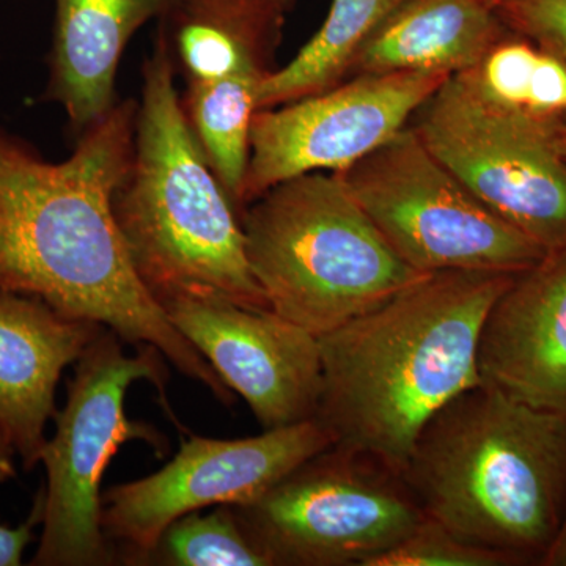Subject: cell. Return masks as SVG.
Returning a JSON list of instances; mask_svg holds the SVG:
<instances>
[{
  "label": "cell",
  "instance_id": "cell-1",
  "mask_svg": "<svg viewBox=\"0 0 566 566\" xmlns=\"http://www.w3.org/2000/svg\"><path fill=\"white\" fill-rule=\"evenodd\" d=\"M137 103L118 102L61 163L0 126V290L153 346L223 405L233 392L140 281L114 214L134 148Z\"/></svg>",
  "mask_w": 566,
  "mask_h": 566
},
{
  "label": "cell",
  "instance_id": "cell-2",
  "mask_svg": "<svg viewBox=\"0 0 566 566\" xmlns=\"http://www.w3.org/2000/svg\"><path fill=\"white\" fill-rule=\"evenodd\" d=\"M516 274H424L387 303L322 335L316 419L334 446L401 475L427 423L480 385V335Z\"/></svg>",
  "mask_w": 566,
  "mask_h": 566
},
{
  "label": "cell",
  "instance_id": "cell-3",
  "mask_svg": "<svg viewBox=\"0 0 566 566\" xmlns=\"http://www.w3.org/2000/svg\"><path fill=\"white\" fill-rule=\"evenodd\" d=\"M142 76L132 164L112 205L134 270L161 305L218 297L271 311L249 266L240 212L182 111L161 29Z\"/></svg>",
  "mask_w": 566,
  "mask_h": 566
},
{
  "label": "cell",
  "instance_id": "cell-4",
  "mask_svg": "<svg viewBox=\"0 0 566 566\" xmlns=\"http://www.w3.org/2000/svg\"><path fill=\"white\" fill-rule=\"evenodd\" d=\"M401 479L460 538L539 565L566 512V420L480 382L427 423Z\"/></svg>",
  "mask_w": 566,
  "mask_h": 566
},
{
  "label": "cell",
  "instance_id": "cell-5",
  "mask_svg": "<svg viewBox=\"0 0 566 566\" xmlns=\"http://www.w3.org/2000/svg\"><path fill=\"white\" fill-rule=\"evenodd\" d=\"M241 223L271 311L316 337L424 275L394 252L335 172L279 182L245 208Z\"/></svg>",
  "mask_w": 566,
  "mask_h": 566
},
{
  "label": "cell",
  "instance_id": "cell-6",
  "mask_svg": "<svg viewBox=\"0 0 566 566\" xmlns=\"http://www.w3.org/2000/svg\"><path fill=\"white\" fill-rule=\"evenodd\" d=\"M123 340L104 329L77 359L69 382L65 408L55 412V433L41 453L46 471L43 486V532L31 564L36 566H103L115 553L102 527L104 471L128 441H145L164 455L167 442L151 424L128 419L126 392L134 382L150 381L166 411L167 368L153 346L125 353Z\"/></svg>",
  "mask_w": 566,
  "mask_h": 566
},
{
  "label": "cell",
  "instance_id": "cell-7",
  "mask_svg": "<svg viewBox=\"0 0 566 566\" xmlns=\"http://www.w3.org/2000/svg\"><path fill=\"white\" fill-rule=\"evenodd\" d=\"M335 174L387 244L419 273L520 274L546 256L480 202L409 126Z\"/></svg>",
  "mask_w": 566,
  "mask_h": 566
},
{
  "label": "cell",
  "instance_id": "cell-8",
  "mask_svg": "<svg viewBox=\"0 0 566 566\" xmlns=\"http://www.w3.org/2000/svg\"><path fill=\"white\" fill-rule=\"evenodd\" d=\"M233 509L273 566H367L424 517L401 475L337 446Z\"/></svg>",
  "mask_w": 566,
  "mask_h": 566
},
{
  "label": "cell",
  "instance_id": "cell-9",
  "mask_svg": "<svg viewBox=\"0 0 566 566\" xmlns=\"http://www.w3.org/2000/svg\"><path fill=\"white\" fill-rule=\"evenodd\" d=\"M494 214L546 255L566 249V123L497 109L449 77L408 123Z\"/></svg>",
  "mask_w": 566,
  "mask_h": 566
},
{
  "label": "cell",
  "instance_id": "cell-10",
  "mask_svg": "<svg viewBox=\"0 0 566 566\" xmlns=\"http://www.w3.org/2000/svg\"><path fill=\"white\" fill-rule=\"evenodd\" d=\"M292 2L177 0L159 20L185 80L182 111L240 218L256 93Z\"/></svg>",
  "mask_w": 566,
  "mask_h": 566
},
{
  "label": "cell",
  "instance_id": "cell-11",
  "mask_svg": "<svg viewBox=\"0 0 566 566\" xmlns=\"http://www.w3.org/2000/svg\"><path fill=\"white\" fill-rule=\"evenodd\" d=\"M333 446V434L316 417L244 439L191 434L161 471L103 494L104 536L120 547L126 564L144 565L164 531L181 516L210 506L252 504Z\"/></svg>",
  "mask_w": 566,
  "mask_h": 566
},
{
  "label": "cell",
  "instance_id": "cell-12",
  "mask_svg": "<svg viewBox=\"0 0 566 566\" xmlns=\"http://www.w3.org/2000/svg\"><path fill=\"white\" fill-rule=\"evenodd\" d=\"M449 77L416 71L363 74L329 91L256 111L241 192L243 214L279 182L312 172H342L370 155L408 126Z\"/></svg>",
  "mask_w": 566,
  "mask_h": 566
},
{
  "label": "cell",
  "instance_id": "cell-13",
  "mask_svg": "<svg viewBox=\"0 0 566 566\" xmlns=\"http://www.w3.org/2000/svg\"><path fill=\"white\" fill-rule=\"evenodd\" d=\"M163 307L263 430L315 419L323 392L316 335L273 311L218 297H177Z\"/></svg>",
  "mask_w": 566,
  "mask_h": 566
},
{
  "label": "cell",
  "instance_id": "cell-14",
  "mask_svg": "<svg viewBox=\"0 0 566 566\" xmlns=\"http://www.w3.org/2000/svg\"><path fill=\"white\" fill-rule=\"evenodd\" d=\"M480 382L566 420V249L516 274L480 335Z\"/></svg>",
  "mask_w": 566,
  "mask_h": 566
},
{
  "label": "cell",
  "instance_id": "cell-15",
  "mask_svg": "<svg viewBox=\"0 0 566 566\" xmlns=\"http://www.w3.org/2000/svg\"><path fill=\"white\" fill-rule=\"evenodd\" d=\"M103 329L40 297L0 290V430L25 471L41 463L63 370Z\"/></svg>",
  "mask_w": 566,
  "mask_h": 566
},
{
  "label": "cell",
  "instance_id": "cell-16",
  "mask_svg": "<svg viewBox=\"0 0 566 566\" xmlns=\"http://www.w3.org/2000/svg\"><path fill=\"white\" fill-rule=\"evenodd\" d=\"M175 2L54 0L43 98L65 112L77 136L118 103L115 82L129 41L147 22L161 20Z\"/></svg>",
  "mask_w": 566,
  "mask_h": 566
},
{
  "label": "cell",
  "instance_id": "cell-17",
  "mask_svg": "<svg viewBox=\"0 0 566 566\" xmlns=\"http://www.w3.org/2000/svg\"><path fill=\"white\" fill-rule=\"evenodd\" d=\"M509 33L483 0H405L357 51L348 77L464 73Z\"/></svg>",
  "mask_w": 566,
  "mask_h": 566
},
{
  "label": "cell",
  "instance_id": "cell-18",
  "mask_svg": "<svg viewBox=\"0 0 566 566\" xmlns=\"http://www.w3.org/2000/svg\"><path fill=\"white\" fill-rule=\"evenodd\" d=\"M405 0H333L329 13L300 52L264 77L256 111L270 109L334 88L375 29Z\"/></svg>",
  "mask_w": 566,
  "mask_h": 566
},
{
  "label": "cell",
  "instance_id": "cell-19",
  "mask_svg": "<svg viewBox=\"0 0 566 566\" xmlns=\"http://www.w3.org/2000/svg\"><path fill=\"white\" fill-rule=\"evenodd\" d=\"M455 76L497 109L566 123V66L516 33L509 31L482 61Z\"/></svg>",
  "mask_w": 566,
  "mask_h": 566
},
{
  "label": "cell",
  "instance_id": "cell-20",
  "mask_svg": "<svg viewBox=\"0 0 566 566\" xmlns=\"http://www.w3.org/2000/svg\"><path fill=\"white\" fill-rule=\"evenodd\" d=\"M273 566L249 536L232 505L188 513L164 531L144 565Z\"/></svg>",
  "mask_w": 566,
  "mask_h": 566
},
{
  "label": "cell",
  "instance_id": "cell-21",
  "mask_svg": "<svg viewBox=\"0 0 566 566\" xmlns=\"http://www.w3.org/2000/svg\"><path fill=\"white\" fill-rule=\"evenodd\" d=\"M516 558L501 551L465 542L438 521L424 516L403 542L367 566H515Z\"/></svg>",
  "mask_w": 566,
  "mask_h": 566
},
{
  "label": "cell",
  "instance_id": "cell-22",
  "mask_svg": "<svg viewBox=\"0 0 566 566\" xmlns=\"http://www.w3.org/2000/svg\"><path fill=\"white\" fill-rule=\"evenodd\" d=\"M495 11L510 32L566 66V0H505Z\"/></svg>",
  "mask_w": 566,
  "mask_h": 566
},
{
  "label": "cell",
  "instance_id": "cell-23",
  "mask_svg": "<svg viewBox=\"0 0 566 566\" xmlns=\"http://www.w3.org/2000/svg\"><path fill=\"white\" fill-rule=\"evenodd\" d=\"M43 488L35 495L28 520L18 527L3 526L0 523V566H20L24 551L31 545L35 528L43 524Z\"/></svg>",
  "mask_w": 566,
  "mask_h": 566
},
{
  "label": "cell",
  "instance_id": "cell-24",
  "mask_svg": "<svg viewBox=\"0 0 566 566\" xmlns=\"http://www.w3.org/2000/svg\"><path fill=\"white\" fill-rule=\"evenodd\" d=\"M539 566H566V512L560 527Z\"/></svg>",
  "mask_w": 566,
  "mask_h": 566
},
{
  "label": "cell",
  "instance_id": "cell-25",
  "mask_svg": "<svg viewBox=\"0 0 566 566\" xmlns=\"http://www.w3.org/2000/svg\"><path fill=\"white\" fill-rule=\"evenodd\" d=\"M14 450L11 449L6 434L0 430V483L9 482L17 476V465H14Z\"/></svg>",
  "mask_w": 566,
  "mask_h": 566
},
{
  "label": "cell",
  "instance_id": "cell-26",
  "mask_svg": "<svg viewBox=\"0 0 566 566\" xmlns=\"http://www.w3.org/2000/svg\"><path fill=\"white\" fill-rule=\"evenodd\" d=\"M483 2L486 3V6L493 7V9H497L501 3H504L505 0H483Z\"/></svg>",
  "mask_w": 566,
  "mask_h": 566
},
{
  "label": "cell",
  "instance_id": "cell-27",
  "mask_svg": "<svg viewBox=\"0 0 566 566\" xmlns=\"http://www.w3.org/2000/svg\"><path fill=\"white\" fill-rule=\"evenodd\" d=\"M564 150H565V155H566V128L564 132Z\"/></svg>",
  "mask_w": 566,
  "mask_h": 566
}]
</instances>
